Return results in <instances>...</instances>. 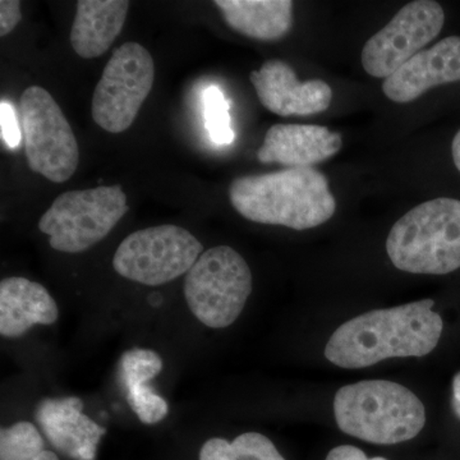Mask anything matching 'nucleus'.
<instances>
[{
  "label": "nucleus",
  "instance_id": "obj_1",
  "mask_svg": "<svg viewBox=\"0 0 460 460\" xmlns=\"http://www.w3.org/2000/svg\"><path fill=\"white\" fill-rule=\"evenodd\" d=\"M434 301L371 311L347 321L335 330L325 357L341 368H363L396 357L431 353L443 334L444 323Z\"/></svg>",
  "mask_w": 460,
  "mask_h": 460
},
{
  "label": "nucleus",
  "instance_id": "obj_2",
  "mask_svg": "<svg viewBox=\"0 0 460 460\" xmlns=\"http://www.w3.org/2000/svg\"><path fill=\"white\" fill-rule=\"evenodd\" d=\"M229 199L251 222L295 230L316 228L337 210L328 178L314 168L239 177L230 184Z\"/></svg>",
  "mask_w": 460,
  "mask_h": 460
},
{
  "label": "nucleus",
  "instance_id": "obj_3",
  "mask_svg": "<svg viewBox=\"0 0 460 460\" xmlns=\"http://www.w3.org/2000/svg\"><path fill=\"white\" fill-rule=\"evenodd\" d=\"M334 414L339 429L367 443L411 440L426 423L425 405L401 384L367 380L338 390Z\"/></svg>",
  "mask_w": 460,
  "mask_h": 460
},
{
  "label": "nucleus",
  "instance_id": "obj_4",
  "mask_svg": "<svg viewBox=\"0 0 460 460\" xmlns=\"http://www.w3.org/2000/svg\"><path fill=\"white\" fill-rule=\"evenodd\" d=\"M386 252L396 269L411 274L458 270L460 199H429L411 208L390 230Z\"/></svg>",
  "mask_w": 460,
  "mask_h": 460
},
{
  "label": "nucleus",
  "instance_id": "obj_5",
  "mask_svg": "<svg viewBox=\"0 0 460 460\" xmlns=\"http://www.w3.org/2000/svg\"><path fill=\"white\" fill-rule=\"evenodd\" d=\"M251 292L250 266L228 246L205 251L184 280V296L190 313L211 329L232 325L243 311Z\"/></svg>",
  "mask_w": 460,
  "mask_h": 460
},
{
  "label": "nucleus",
  "instance_id": "obj_6",
  "mask_svg": "<svg viewBox=\"0 0 460 460\" xmlns=\"http://www.w3.org/2000/svg\"><path fill=\"white\" fill-rule=\"evenodd\" d=\"M128 208L120 186L69 190L54 199L39 230L49 235L53 250L80 253L107 237Z\"/></svg>",
  "mask_w": 460,
  "mask_h": 460
},
{
  "label": "nucleus",
  "instance_id": "obj_7",
  "mask_svg": "<svg viewBox=\"0 0 460 460\" xmlns=\"http://www.w3.org/2000/svg\"><path fill=\"white\" fill-rule=\"evenodd\" d=\"M204 246L181 226H165L136 230L114 253V270L148 287L171 283L190 270Z\"/></svg>",
  "mask_w": 460,
  "mask_h": 460
},
{
  "label": "nucleus",
  "instance_id": "obj_8",
  "mask_svg": "<svg viewBox=\"0 0 460 460\" xmlns=\"http://www.w3.org/2000/svg\"><path fill=\"white\" fill-rule=\"evenodd\" d=\"M27 164L54 183H65L80 160L77 140L62 109L40 86L27 87L20 99Z\"/></svg>",
  "mask_w": 460,
  "mask_h": 460
},
{
  "label": "nucleus",
  "instance_id": "obj_9",
  "mask_svg": "<svg viewBox=\"0 0 460 460\" xmlns=\"http://www.w3.org/2000/svg\"><path fill=\"white\" fill-rule=\"evenodd\" d=\"M155 65L137 42L114 50L105 66L93 98V119L111 133L128 129L153 89Z\"/></svg>",
  "mask_w": 460,
  "mask_h": 460
},
{
  "label": "nucleus",
  "instance_id": "obj_10",
  "mask_svg": "<svg viewBox=\"0 0 460 460\" xmlns=\"http://www.w3.org/2000/svg\"><path fill=\"white\" fill-rule=\"evenodd\" d=\"M444 23L445 12L438 2L408 3L366 42L361 56L363 69L372 77H390L434 40Z\"/></svg>",
  "mask_w": 460,
  "mask_h": 460
},
{
  "label": "nucleus",
  "instance_id": "obj_11",
  "mask_svg": "<svg viewBox=\"0 0 460 460\" xmlns=\"http://www.w3.org/2000/svg\"><path fill=\"white\" fill-rule=\"evenodd\" d=\"M250 80L263 107L281 117L319 114L332 104V90L325 81L299 83L292 66L283 60H268Z\"/></svg>",
  "mask_w": 460,
  "mask_h": 460
},
{
  "label": "nucleus",
  "instance_id": "obj_12",
  "mask_svg": "<svg viewBox=\"0 0 460 460\" xmlns=\"http://www.w3.org/2000/svg\"><path fill=\"white\" fill-rule=\"evenodd\" d=\"M35 420L51 447L72 460H95L107 429L84 414L77 396L45 398L39 402Z\"/></svg>",
  "mask_w": 460,
  "mask_h": 460
},
{
  "label": "nucleus",
  "instance_id": "obj_13",
  "mask_svg": "<svg viewBox=\"0 0 460 460\" xmlns=\"http://www.w3.org/2000/svg\"><path fill=\"white\" fill-rule=\"evenodd\" d=\"M460 81V36H449L423 49L385 78L383 91L387 99L407 104L426 91Z\"/></svg>",
  "mask_w": 460,
  "mask_h": 460
},
{
  "label": "nucleus",
  "instance_id": "obj_14",
  "mask_svg": "<svg viewBox=\"0 0 460 460\" xmlns=\"http://www.w3.org/2000/svg\"><path fill=\"white\" fill-rule=\"evenodd\" d=\"M343 147L341 133L311 124H275L266 132L257 159L262 164L278 163L288 168H314Z\"/></svg>",
  "mask_w": 460,
  "mask_h": 460
},
{
  "label": "nucleus",
  "instance_id": "obj_15",
  "mask_svg": "<svg viewBox=\"0 0 460 460\" xmlns=\"http://www.w3.org/2000/svg\"><path fill=\"white\" fill-rule=\"evenodd\" d=\"M59 317L56 299L41 284L12 277L0 283V334L18 338L32 326L51 325Z\"/></svg>",
  "mask_w": 460,
  "mask_h": 460
},
{
  "label": "nucleus",
  "instance_id": "obj_16",
  "mask_svg": "<svg viewBox=\"0 0 460 460\" xmlns=\"http://www.w3.org/2000/svg\"><path fill=\"white\" fill-rule=\"evenodd\" d=\"M128 9L126 0H80L71 30L75 53L84 59L107 53L122 31Z\"/></svg>",
  "mask_w": 460,
  "mask_h": 460
},
{
  "label": "nucleus",
  "instance_id": "obj_17",
  "mask_svg": "<svg viewBox=\"0 0 460 460\" xmlns=\"http://www.w3.org/2000/svg\"><path fill=\"white\" fill-rule=\"evenodd\" d=\"M214 4L233 30L256 40H280L293 26L290 0H217Z\"/></svg>",
  "mask_w": 460,
  "mask_h": 460
},
{
  "label": "nucleus",
  "instance_id": "obj_18",
  "mask_svg": "<svg viewBox=\"0 0 460 460\" xmlns=\"http://www.w3.org/2000/svg\"><path fill=\"white\" fill-rule=\"evenodd\" d=\"M199 460H286L270 438L257 432L237 436L232 443L214 438L199 450Z\"/></svg>",
  "mask_w": 460,
  "mask_h": 460
},
{
  "label": "nucleus",
  "instance_id": "obj_19",
  "mask_svg": "<svg viewBox=\"0 0 460 460\" xmlns=\"http://www.w3.org/2000/svg\"><path fill=\"white\" fill-rule=\"evenodd\" d=\"M44 447V438L31 422H17L0 431V460H32Z\"/></svg>",
  "mask_w": 460,
  "mask_h": 460
},
{
  "label": "nucleus",
  "instance_id": "obj_20",
  "mask_svg": "<svg viewBox=\"0 0 460 460\" xmlns=\"http://www.w3.org/2000/svg\"><path fill=\"white\" fill-rule=\"evenodd\" d=\"M204 113L206 129L211 140L217 145H229L234 141V132L230 120L229 102L217 86L204 91Z\"/></svg>",
  "mask_w": 460,
  "mask_h": 460
},
{
  "label": "nucleus",
  "instance_id": "obj_21",
  "mask_svg": "<svg viewBox=\"0 0 460 460\" xmlns=\"http://www.w3.org/2000/svg\"><path fill=\"white\" fill-rule=\"evenodd\" d=\"M163 370V359L156 352L144 348L127 350L119 359V383L127 386L131 384L150 383Z\"/></svg>",
  "mask_w": 460,
  "mask_h": 460
},
{
  "label": "nucleus",
  "instance_id": "obj_22",
  "mask_svg": "<svg viewBox=\"0 0 460 460\" xmlns=\"http://www.w3.org/2000/svg\"><path fill=\"white\" fill-rule=\"evenodd\" d=\"M123 390L129 407L145 425H155L168 416V402L150 383L131 384L123 386Z\"/></svg>",
  "mask_w": 460,
  "mask_h": 460
},
{
  "label": "nucleus",
  "instance_id": "obj_23",
  "mask_svg": "<svg viewBox=\"0 0 460 460\" xmlns=\"http://www.w3.org/2000/svg\"><path fill=\"white\" fill-rule=\"evenodd\" d=\"M0 126H2V138L11 150L20 146L21 129L18 126L16 113L13 108L5 100L0 102Z\"/></svg>",
  "mask_w": 460,
  "mask_h": 460
},
{
  "label": "nucleus",
  "instance_id": "obj_24",
  "mask_svg": "<svg viewBox=\"0 0 460 460\" xmlns=\"http://www.w3.org/2000/svg\"><path fill=\"white\" fill-rule=\"evenodd\" d=\"M21 20H22V12L18 0L0 2V36H7L13 31Z\"/></svg>",
  "mask_w": 460,
  "mask_h": 460
},
{
  "label": "nucleus",
  "instance_id": "obj_25",
  "mask_svg": "<svg viewBox=\"0 0 460 460\" xmlns=\"http://www.w3.org/2000/svg\"><path fill=\"white\" fill-rule=\"evenodd\" d=\"M325 460H387L385 458H368L365 453L358 447L352 445H341V447H334L328 454Z\"/></svg>",
  "mask_w": 460,
  "mask_h": 460
},
{
  "label": "nucleus",
  "instance_id": "obj_26",
  "mask_svg": "<svg viewBox=\"0 0 460 460\" xmlns=\"http://www.w3.org/2000/svg\"><path fill=\"white\" fill-rule=\"evenodd\" d=\"M452 407L454 413L460 420V372L453 378Z\"/></svg>",
  "mask_w": 460,
  "mask_h": 460
},
{
  "label": "nucleus",
  "instance_id": "obj_27",
  "mask_svg": "<svg viewBox=\"0 0 460 460\" xmlns=\"http://www.w3.org/2000/svg\"><path fill=\"white\" fill-rule=\"evenodd\" d=\"M452 154L454 164H456V169L460 172V129L459 132L456 133V137H454Z\"/></svg>",
  "mask_w": 460,
  "mask_h": 460
},
{
  "label": "nucleus",
  "instance_id": "obj_28",
  "mask_svg": "<svg viewBox=\"0 0 460 460\" xmlns=\"http://www.w3.org/2000/svg\"><path fill=\"white\" fill-rule=\"evenodd\" d=\"M32 460H59V458H58L57 454L49 452V450H44L40 456H36V458Z\"/></svg>",
  "mask_w": 460,
  "mask_h": 460
}]
</instances>
